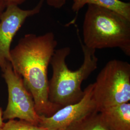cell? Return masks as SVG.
I'll return each instance as SVG.
<instances>
[{"label": "cell", "instance_id": "6da1fadb", "mask_svg": "<svg viewBox=\"0 0 130 130\" xmlns=\"http://www.w3.org/2000/svg\"><path fill=\"white\" fill-rule=\"evenodd\" d=\"M57 45L55 34H27L10 51V63L14 71L23 79L31 94L36 111L50 117L59 108L49 100L48 68Z\"/></svg>", "mask_w": 130, "mask_h": 130}, {"label": "cell", "instance_id": "7a4b0ae2", "mask_svg": "<svg viewBox=\"0 0 130 130\" xmlns=\"http://www.w3.org/2000/svg\"><path fill=\"white\" fill-rule=\"evenodd\" d=\"M79 40L84 60L79 69L70 70L66 63V58L71 52L70 47L56 50L50 62L53 76L49 81V100L59 109L83 98L84 91L81 88L82 84L98 68L96 50L86 46L80 37Z\"/></svg>", "mask_w": 130, "mask_h": 130}, {"label": "cell", "instance_id": "3957f363", "mask_svg": "<svg viewBox=\"0 0 130 130\" xmlns=\"http://www.w3.org/2000/svg\"><path fill=\"white\" fill-rule=\"evenodd\" d=\"M83 33V43L88 48H118L130 56V20L113 10L88 5Z\"/></svg>", "mask_w": 130, "mask_h": 130}, {"label": "cell", "instance_id": "277c9868", "mask_svg": "<svg viewBox=\"0 0 130 130\" xmlns=\"http://www.w3.org/2000/svg\"><path fill=\"white\" fill-rule=\"evenodd\" d=\"M93 95L98 111L130 101V64L123 61H108L93 83Z\"/></svg>", "mask_w": 130, "mask_h": 130}, {"label": "cell", "instance_id": "5b68a950", "mask_svg": "<svg viewBox=\"0 0 130 130\" xmlns=\"http://www.w3.org/2000/svg\"><path fill=\"white\" fill-rule=\"evenodd\" d=\"M3 72L8 92V104L3 112V120L19 119L38 125L40 115L36 111L32 96L25 86L22 78L14 71L11 63L7 65Z\"/></svg>", "mask_w": 130, "mask_h": 130}, {"label": "cell", "instance_id": "8992f818", "mask_svg": "<svg viewBox=\"0 0 130 130\" xmlns=\"http://www.w3.org/2000/svg\"><path fill=\"white\" fill-rule=\"evenodd\" d=\"M93 84H89L78 102L61 108L51 116L40 115L38 126L48 130H65L75 122L98 111L93 95Z\"/></svg>", "mask_w": 130, "mask_h": 130}, {"label": "cell", "instance_id": "52a82bcc", "mask_svg": "<svg viewBox=\"0 0 130 130\" xmlns=\"http://www.w3.org/2000/svg\"><path fill=\"white\" fill-rule=\"evenodd\" d=\"M44 0L32 9L23 10L18 5L7 6L0 18V68L2 71L10 63V47L14 36L26 19L38 14Z\"/></svg>", "mask_w": 130, "mask_h": 130}, {"label": "cell", "instance_id": "ba28073f", "mask_svg": "<svg viewBox=\"0 0 130 130\" xmlns=\"http://www.w3.org/2000/svg\"><path fill=\"white\" fill-rule=\"evenodd\" d=\"M111 130H130V103L121 104L99 112Z\"/></svg>", "mask_w": 130, "mask_h": 130}, {"label": "cell", "instance_id": "9c48e42d", "mask_svg": "<svg viewBox=\"0 0 130 130\" xmlns=\"http://www.w3.org/2000/svg\"><path fill=\"white\" fill-rule=\"evenodd\" d=\"M86 5H95L113 10L130 20V3L120 0H73L71 8L78 13Z\"/></svg>", "mask_w": 130, "mask_h": 130}, {"label": "cell", "instance_id": "30bf717a", "mask_svg": "<svg viewBox=\"0 0 130 130\" xmlns=\"http://www.w3.org/2000/svg\"><path fill=\"white\" fill-rule=\"evenodd\" d=\"M65 130H111L99 112H95L75 122Z\"/></svg>", "mask_w": 130, "mask_h": 130}, {"label": "cell", "instance_id": "8fae6325", "mask_svg": "<svg viewBox=\"0 0 130 130\" xmlns=\"http://www.w3.org/2000/svg\"><path fill=\"white\" fill-rule=\"evenodd\" d=\"M0 130H48L22 120H11L4 125Z\"/></svg>", "mask_w": 130, "mask_h": 130}, {"label": "cell", "instance_id": "7c38bea8", "mask_svg": "<svg viewBox=\"0 0 130 130\" xmlns=\"http://www.w3.org/2000/svg\"><path fill=\"white\" fill-rule=\"evenodd\" d=\"M49 6L56 9H60L66 4L69 0H46Z\"/></svg>", "mask_w": 130, "mask_h": 130}, {"label": "cell", "instance_id": "4fadbf2b", "mask_svg": "<svg viewBox=\"0 0 130 130\" xmlns=\"http://www.w3.org/2000/svg\"><path fill=\"white\" fill-rule=\"evenodd\" d=\"M3 1L6 7L7 6L10 5H15L19 6V5L23 4L26 0H3Z\"/></svg>", "mask_w": 130, "mask_h": 130}, {"label": "cell", "instance_id": "5bb4252c", "mask_svg": "<svg viewBox=\"0 0 130 130\" xmlns=\"http://www.w3.org/2000/svg\"><path fill=\"white\" fill-rule=\"evenodd\" d=\"M3 111L2 108L0 107V130L2 128L4 123V120L3 118Z\"/></svg>", "mask_w": 130, "mask_h": 130}, {"label": "cell", "instance_id": "9a60e30c", "mask_svg": "<svg viewBox=\"0 0 130 130\" xmlns=\"http://www.w3.org/2000/svg\"><path fill=\"white\" fill-rule=\"evenodd\" d=\"M6 8V6L3 2L0 1V18L3 12L5 11Z\"/></svg>", "mask_w": 130, "mask_h": 130}, {"label": "cell", "instance_id": "2e32d148", "mask_svg": "<svg viewBox=\"0 0 130 130\" xmlns=\"http://www.w3.org/2000/svg\"><path fill=\"white\" fill-rule=\"evenodd\" d=\"M0 1H2V2H3V0H0Z\"/></svg>", "mask_w": 130, "mask_h": 130}]
</instances>
